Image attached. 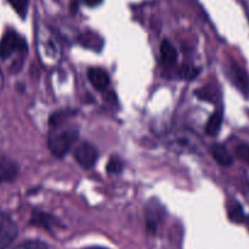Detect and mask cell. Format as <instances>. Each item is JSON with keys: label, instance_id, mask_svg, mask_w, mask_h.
<instances>
[{"label": "cell", "instance_id": "1", "mask_svg": "<svg viewBox=\"0 0 249 249\" xmlns=\"http://www.w3.org/2000/svg\"><path fill=\"white\" fill-rule=\"evenodd\" d=\"M78 138H79V133L75 129H66V130L51 134L48 142L49 150L55 157H65L77 142Z\"/></svg>", "mask_w": 249, "mask_h": 249}, {"label": "cell", "instance_id": "2", "mask_svg": "<svg viewBox=\"0 0 249 249\" xmlns=\"http://www.w3.org/2000/svg\"><path fill=\"white\" fill-rule=\"evenodd\" d=\"M27 51V44L23 38L15 31H7L0 40V57L2 60L11 57L15 53H24Z\"/></svg>", "mask_w": 249, "mask_h": 249}, {"label": "cell", "instance_id": "3", "mask_svg": "<svg viewBox=\"0 0 249 249\" xmlns=\"http://www.w3.org/2000/svg\"><path fill=\"white\" fill-rule=\"evenodd\" d=\"M17 225L6 213L0 211V249H6L16 240Z\"/></svg>", "mask_w": 249, "mask_h": 249}, {"label": "cell", "instance_id": "4", "mask_svg": "<svg viewBox=\"0 0 249 249\" xmlns=\"http://www.w3.org/2000/svg\"><path fill=\"white\" fill-rule=\"evenodd\" d=\"M97 157H99V155H97L96 148L89 142L80 143L74 151L75 160L84 169H91L96 163Z\"/></svg>", "mask_w": 249, "mask_h": 249}, {"label": "cell", "instance_id": "5", "mask_svg": "<svg viewBox=\"0 0 249 249\" xmlns=\"http://www.w3.org/2000/svg\"><path fill=\"white\" fill-rule=\"evenodd\" d=\"M164 216V209L158 202L152 201L146 208V228L150 232L155 233L157 231L158 224Z\"/></svg>", "mask_w": 249, "mask_h": 249}, {"label": "cell", "instance_id": "6", "mask_svg": "<svg viewBox=\"0 0 249 249\" xmlns=\"http://www.w3.org/2000/svg\"><path fill=\"white\" fill-rule=\"evenodd\" d=\"M19 168L16 162L6 157L0 158V184L12 182L18 177Z\"/></svg>", "mask_w": 249, "mask_h": 249}, {"label": "cell", "instance_id": "7", "mask_svg": "<svg viewBox=\"0 0 249 249\" xmlns=\"http://www.w3.org/2000/svg\"><path fill=\"white\" fill-rule=\"evenodd\" d=\"M88 79L99 91H105L109 85V75L102 68L91 67L88 70Z\"/></svg>", "mask_w": 249, "mask_h": 249}, {"label": "cell", "instance_id": "8", "mask_svg": "<svg viewBox=\"0 0 249 249\" xmlns=\"http://www.w3.org/2000/svg\"><path fill=\"white\" fill-rule=\"evenodd\" d=\"M212 156L215 160V162L223 167H230L233 163V157L229 152L228 148L223 145H219V143L212 147Z\"/></svg>", "mask_w": 249, "mask_h": 249}, {"label": "cell", "instance_id": "9", "mask_svg": "<svg viewBox=\"0 0 249 249\" xmlns=\"http://www.w3.org/2000/svg\"><path fill=\"white\" fill-rule=\"evenodd\" d=\"M31 224L39 226V228H44L45 230L51 231L53 226L58 225V220H56L55 218H53L49 214L41 213V212H34L31 219Z\"/></svg>", "mask_w": 249, "mask_h": 249}, {"label": "cell", "instance_id": "10", "mask_svg": "<svg viewBox=\"0 0 249 249\" xmlns=\"http://www.w3.org/2000/svg\"><path fill=\"white\" fill-rule=\"evenodd\" d=\"M160 56H162L163 62L168 66L174 65V63L177 62V49L174 48V45H173L168 39H164V40L162 41V44H160Z\"/></svg>", "mask_w": 249, "mask_h": 249}, {"label": "cell", "instance_id": "11", "mask_svg": "<svg viewBox=\"0 0 249 249\" xmlns=\"http://www.w3.org/2000/svg\"><path fill=\"white\" fill-rule=\"evenodd\" d=\"M231 70H232L235 84L237 85L245 94H249V78L247 73H246L245 71H243V68H241L238 65L231 66Z\"/></svg>", "mask_w": 249, "mask_h": 249}, {"label": "cell", "instance_id": "12", "mask_svg": "<svg viewBox=\"0 0 249 249\" xmlns=\"http://www.w3.org/2000/svg\"><path fill=\"white\" fill-rule=\"evenodd\" d=\"M221 123H223V112L218 109L209 117L206 125V133L209 136H215L220 130Z\"/></svg>", "mask_w": 249, "mask_h": 249}, {"label": "cell", "instance_id": "13", "mask_svg": "<svg viewBox=\"0 0 249 249\" xmlns=\"http://www.w3.org/2000/svg\"><path fill=\"white\" fill-rule=\"evenodd\" d=\"M229 216L235 223H246L248 220V216L246 215L243 208L238 203H231L229 207Z\"/></svg>", "mask_w": 249, "mask_h": 249}, {"label": "cell", "instance_id": "14", "mask_svg": "<svg viewBox=\"0 0 249 249\" xmlns=\"http://www.w3.org/2000/svg\"><path fill=\"white\" fill-rule=\"evenodd\" d=\"M9 4L11 5L12 9L17 12V15L21 16V18H24L28 11L29 0H7Z\"/></svg>", "mask_w": 249, "mask_h": 249}, {"label": "cell", "instance_id": "15", "mask_svg": "<svg viewBox=\"0 0 249 249\" xmlns=\"http://www.w3.org/2000/svg\"><path fill=\"white\" fill-rule=\"evenodd\" d=\"M124 164H123V160L118 157H112L111 160H108L107 163V172L109 174H121L122 170H123Z\"/></svg>", "mask_w": 249, "mask_h": 249}, {"label": "cell", "instance_id": "16", "mask_svg": "<svg viewBox=\"0 0 249 249\" xmlns=\"http://www.w3.org/2000/svg\"><path fill=\"white\" fill-rule=\"evenodd\" d=\"M14 249H49L48 245L39 240H28L19 243Z\"/></svg>", "mask_w": 249, "mask_h": 249}, {"label": "cell", "instance_id": "17", "mask_svg": "<svg viewBox=\"0 0 249 249\" xmlns=\"http://www.w3.org/2000/svg\"><path fill=\"white\" fill-rule=\"evenodd\" d=\"M235 155L238 160L249 164V146L248 145H246V143H241V145H238L235 150Z\"/></svg>", "mask_w": 249, "mask_h": 249}, {"label": "cell", "instance_id": "18", "mask_svg": "<svg viewBox=\"0 0 249 249\" xmlns=\"http://www.w3.org/2000/svg\"><path fill=\"white\" fill-rule=\"evenodd\" d=\"M83 1H84V4L88 5V6L95 7V6H97V5L101 4L104 0H83Z\"/></svg>", "mask_w": 249, "mask_h": 249}, {"label": "cell", "instance_id": "19", "mask_svg": "<svg viewBox=\"0 0 249 249\" xmlns=\"http://www.w3.org/2000/svg\"><path fill=\"white\" fill-rule=\"evenodd\" d=\"M4 83H5V80H4V75H2L1 70H0V92H1V90L4 89Z\"/></svg>", "mask_w": 249, "mask_h": 249}, {"label": "cell", "instance_id": "20", "mask_svg": "<svg viewBox=\"0 0 249 249\" xmlns=\"http://www.w3.org/2000/svg\"><path fill=\"white\" fill-rule=\"evenodd\" d=\"M84 249H107V248H104V247H88V248H84Z\"/></svg>", "mask_w": 249, "mask_h": 249}]
</instances>
